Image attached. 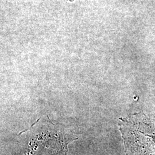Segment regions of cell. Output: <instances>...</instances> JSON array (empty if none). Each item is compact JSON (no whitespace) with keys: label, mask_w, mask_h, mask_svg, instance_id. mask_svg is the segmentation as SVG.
<instances>
[{"label":"cell","mask_w":155,"mask_h":155,"mask_svg":"<svg viewBox=\"0 0 155 155\" xmlns=\"http://www.w3.org/2000/svg\"><path fill=\"white\" fill-rule=\"evenodd\" d=\"M118 124L127 152L136 155L155 153V118L141 112L120 118Z\"/></svg>","instance_id":"cell-1"},{"label":"cell","mask_w":155,"mask_h":155,"mask_svg":"<svg viewBox=\"0 0 155 155\" xmlns=\"http://www.w3.org/2000/svg\"><path fill=\"white\" fill-rule=\"evenodd\" d=\"M68 1H70V2H73L74 1H75V0H67Z\"/></svg>","instance_id":"cell-2"}]
</instances>
